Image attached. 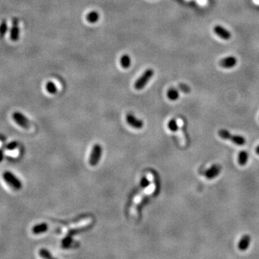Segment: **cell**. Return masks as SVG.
I'll use <instances>...</instances> for the list:
<instances>
[{
	"instance_id": "6da1fadb",
	"label": "cell",
	"mask_w": 259,
	"mask_h": 259,
	"mask_svg": "<svg viewBox=\"0 0 259 259\" xmlns=\"http://www.w3.org/2000/svg\"><path fill=\"white\" fill-rule=\"evenodd\" d=\"M149 174H150V173H149ZM150 177H151V184H150V186L148 187V189H146V190L143 191V192H141L139 194V195H138L137 197L135 199V200H134L133 205L132 206L131 210H130L132 215H135L136 213H137V207L138 206V205H139L140 203L141 200H143V198L145 196L148 195V194H151L153 192V191H154V189H155V186H156V185H155L154 182H153V180L152 174H150Z\"/></svg>"
},
{
	"instance_id": "7a4b0ae2",
	"label": "cell",
	"mask_w": 259,
	"mask_h": 259,
	"mask_svg": "<svg viewBox=\"0 0 259 259\" xmlns=\"http://www.w3.org/2000/svg\"><path fill=\"white\" fill-rule=\"evenodd\" d=\"M218 135L221 138L224 140H228L232 141L233 143L238 145H243L246 143V140L243 136L233 135L230 132L226 130H220L218 131Z\"/></svg>"
},
{
	"instance_id": "3957f363",
	"label": "cell",
	"mask_w": 259,
	"mask_h": 259,
	"mask_svg": "<svg viewBox=\"0 0 259 259\" xmlns=\"http://www.w3.org/2000/svg\"><path fill=\"white\" fill-rule=\"evenodd\" d=\"M154 75V71L152 68H148L136 81L134 87L137 90H141L146 86L149 81Z\"/></svg>"
},
{
	"instance_id": "277c9868",
	"label": "cell",
	"mask_w": 259,
	"mask_h": 259,
	"mask_svg": "<svg viewBox=\"0 0 259 259\" xmlns=\"http://www.w3.org/2000/svg\"><path fill=\"white\" fill-rule=\"evenodd\" d=\"M2 177L4 181L15 190H20L22 189V184L21 181L12 172L10 171H6L2 174Z\"/></svg>"
},
{
	"instance_id": "5b68a950",
	"label": "cell",
	"mask_w": 259,
	"mask_h": 259,
	"mask_svg": "<svg viewBox=\"0 0 259 259\" xmlns=\"http://www.w3.org/2000/svg\"><path fill=\"white\" fill-rule=\"evenodd\" d=\"M101 153H102V148L101 145L99 144L94 145L89 157V163L90 165L94 166L99 163L101 157Z\"/></svg>"
},
{
	"instance_id": "8992f818",
	"label": "cell",
	"mask_w": 259,
	"mask_h": 259,
	"mask_svg": "<svg viewBox=\"0 0 259 259\" xmlns=\"http://www.w3.org/2000/svg\"><path fill=\"white\" fill-rule=\"evenodd\" d=\"M12 118L16 123L21 128L26 130L31 128V123H30L28 119L22 113L20 112H15L12 115Z\"/></svg>"
},
{
	"instance_id": "52a82bcc",
	"label": "cell",
	"mask_w": 259,
	"mask_h": 259,
	"mask_svg": "<svg viewBox=\"0 0 259 259\" xmlns=\"http://www.w3.org/2000/svg\"><path fill=\"white\" fill-rule=\"evenodd\" d=\"M238 59L233 55L227 56L221 59L219 62V65L224 68H232L237 65Z\"/></svg>"
},
{
	"instance_id": "ba28073f",
	"label": "cell",
	"mask_w": 259,
	"mask_h": 259,
	"mask_svg": "<svg viewBox=\"0 0 259 259\" xmlns=\"http://www.w3.org/2000/svg\"><path fill=\"white\" fill-rule=\"evenodd\" d=\"M214 32L217 36L223 39V40H229L231 38V33L225 27L221 25H216L214 27Z\"/></svg>"
},
{
	"instance_id": "9c48e42d",
	"label": "cell",
	"mask_w": 259,
	"mask_h": 259,
	"mask_svg": "<svg viewBox=\"0 0 259 259\" xmlns=\"http://www.w3.org/2000/svg\"><path fill=\"white\" fill-rule=\"evenodd\" d=\"M126 121L130 125L132 128L135 129H141L143 127V122L141 120H139L131 114H128L126 116Z\"/></svg>"
},
{
	"instance_id": "30bf717a",
	"label": "cell",
	"mask_w": 259,
	"mask_h": 259,
	"mask_svg": "<svg viewBox=\"0 0 259 259\" xmlns=\"http://www.w3.org/2000/svg\"><path fill=\"white\" fill-rule=\"evenodd\" d=\"M221 169L222 168L220 165H219V164H214L209 169L206 171L205 177L208 179H213L219 174Z\"/></svg>"
},
{
	"instance_id": "8fae6325",
	"label": "cell",
	"mask_w": 259,
	"mask_h": 259,
	"mask_svg": "<svg viewBox=\"0 0 259 259\" xmlns=\"http://www.w3.org/2000/svg\"><path fill=\"white\" fill-rule=\"evenodd\" d=\"M10 37L12 41H17L20 37V28L19 22L17 19L13 20V25L11 30Z\"/></svg>"
},
{
	"instance_id": "7c38bea8",
	"label": "cell",
	"mask_w": 259,
	"mask_h": 259,
	"mask_svg": "<svg viewBox=\"0 0 259 259\" xmlns=\"http://www.w3.org/2000/svg\"><path fill=\"white\" fill-rule=\"evenodd\" d=\"M251 238L249 235H243L238 243V249L242 251H246L248 248L250 244H251Z\"/></svg>"
},
{
	"instance_id": "4fadbf2b",
	"label": "cell",
	"mask_w": 259,
	"mask_h": 259,
	"mask_svg": "<svg viewBox=\"0 0 259 259\" xmlns=\"http://www.w3.org/2000/svg\"><path fill=\"white\" fill-rule=\"evenodd\" d=\"M92 219L90 218H88V219H85L84 220L79 222V223H76V224H73L72 225H70L68 226V228H65L64 229V232H68L69 230H75V229H78V228H82L83 227H85L89 225V223H92Z\"/></svg>"
},
{
	"instance_id": "5bb4252c",
	"label": "cell",
	"mask_w": 259,
	"mask_h": 259,
	"mask_svg": "<svg viewBox=\"0 0 259 259\" xmlns=\"http://www.w3.org/2000/svg\"><path fill=\"white\" fill-rule=\"evenodd\" d=\"M48 226L46 223H40L38 224V225H35L33 228H32V233H33L34 235H40L42 234V233H45L46 231L48 230Z\"/></svg>"
},
{
	"instance_id": "9a60e30c",
	"label": "cell",
	"mask_w": 259,
	"mask_h": 259,
	"mask_svg": "<svg viewBox=\"0 0 259 259\" xmlns=\"http://www.w3.org/2000/svg\"><path fill=\"white\" fill-rule=\"evenodd\" d=\"M86 20L91 24H94L99 21V14L97 11H92L89 12L86 16Z\"/></svg>"
},
{
	"instance_id": "2e32d148",
	"label": "cell",
	"mask_w": 259,
	"mask_h": 259,
	"mask_svg": "<svg viewBox=\"0 0 259 259\" xmlns=\"http://www.w3.org/2000/svg\"><path fill=\"white\" fill-rule=\"evenodd\" d=\"M120 64L123 68H128L131 66L130 56L128 54H125L120 58Z\"/></svg>"
},
{
	"instance_id": "e0dca14e",
	"label": "cell",
	"mask_w": 259,
	"mask_h": 259,
	"mask_svg": "<svg viewBox=\"0 0 259 259\" xmlns=\"http://www.w3.org/2000/svg\"><path fill=\"white\" fill-rule=\"evenodd\" d=\"M167 97L171 101L177 100L179 97V92L176 88H170L167 91Z\"/></svg>"
},
{
	"instance_id": "ac0fdd59",
	"label": "cell",
	"mask_w": 259,
	"mask_h": 259,
	"mask_svg": "<svg viewBox=\"0 0 259 259\" xmlns=\"http://www.w3.org/2000/svg\"><path fill=\"white\" fill-rule=\"evenodd\" d=\"M248 160V153L246 151H241L238 155V163L240 166L246 165Z\"/></svg>"
},
{
	"instance_id": "d6986e66",
	"label": "cell",
	"mask_w": 259,
	"mask_h": 259,
	"mask_svg": "<svg viewBox=\"0 0 259 259\" xmlns=\"http://www.w3.org/2000/svg\"><path fill=\"white\" fill-rule=\"evenodd\" d=\"M45 89L47 90V92L50 94H55L57 93L58 88L54 82H48L45 85Z\"/></svg>"
},
{
	"instance_id": "ffe728a7",
	"label": "cell",
	"mask_w": 259,
	"mask_h": 259,
	"mask_svg": "<svg viewBox=\"0 0 259 259\" xmlns=\"http://www.w3.org/2000/svg\"><path fill=\"white\" fill-rule=\"evenodd\" d=\"M38 254H39V256L43 258H46V259L54 258L53 256L51 255V253H50V252L47 249L41 248L40 251H38Z\"/></svg>"
},
{
	"instance_id": "44dd1931",
	"label": "cell",
	"mask_w": 259,
	"mask_h": 259,
	"mask_svg": "<svg viewBox=\"0 0 259 259\" xmlns=\"http://www.w3.org/2000/svg\"><path fill=\"white\" fill-rule=\"evenodd\" d=\"M168 127L170 130L173 132H177L179 130V125H178L177 120L174 119L171 120L168 123Z\"/></svg>"
},
{
	"instance_id": "7402d4cb",
	"label": "cell",
	"mask_w": 259,
	"mask_h": 259,
	"mask_svg": "<svg viewBox=\"0 0 259 259\" xmlns=\"http://www.w3.org/2000/svg\"><path fill=\"white\" fill-rule=\"evenodd\" d=\"M151 183V177H150V174L148 175V177H143L142 179H141L140 181V186L142 188H146V187H148L150 184Z\"/></svg>"
},
{
	"instance_id": "603a6c76",
	"label": "cell",
	"mask_w": 259,
	"mask_h": 259,
	"mask_svg": "<svg viewBox=\"0 0 259 259\" xmlns=\"http://www.w3.org/2000/svg\"><path fill=\"white\" fill-rule=\"evenodd\" d=\"M7 31V22L5 21H3L0 25V37L1 38L4 37Z\"/></svg>"
},
{
	"instance_id": "cb8c5ba5",
	"label": "cell",
	"mask_w": 259,
	"mask_h": 259,
	"mask_svg": "<svg viewBox=\"0 0 259 259\" xmlns=\"http://www.w3.org/2000/svg\"><path fill=\"white\" fill-rule=\"evenodd\" d=\"M18 146V143L17 141H12V142L9 143L7 145H6V148L8 150V151H14V150L16 149Z\"/></svg>"
},
{
	"instance_id": "d4e9b609",
	"label": "cell",
	"mask_w": 259,
	"mask_h": 259,
	"mask_svg": "<svg viewBox=\"0 0 259 259\" xmlns=\"http://www.w3.org/2000/svg\"><path fill=\"white\" fill-rule=\"evenodd\" d=\"M179 87V89H181V91L183 92L184 93H189V92H190V88H189L186 84H180Z\"/></svg>"
},
{
	"instance_id": "484cf974",
	"label": "cell",
	"mask_w": 259,
	"mask_h": 259,
	"mask_svg": "<svg viewBox=\"0 0 259 259\" xmlns=\"http://www.w3.org/2000/svg\"><path fill=\"white\" fill-rule=\"evenodd\" d=\"M3 159H4V151H3V150L0 148V163L3 161Z\"/></svg>"
},
{
	"instance_id": "4316f807",
	"label": "cell",
	"mask_w": 259,
	"mask_h": 259,
	"mask_svg": "<svg viewBox=\"0 0 259 259\" xmlns=\"http://www.w3.org/2000/svg\"><path fill=\"white\" fill-rule=\"evenodd\" d=\"M256 153H257L258 155H259V145H258V146L257 148H256Z\"/></svg>"
}]
</instances>
